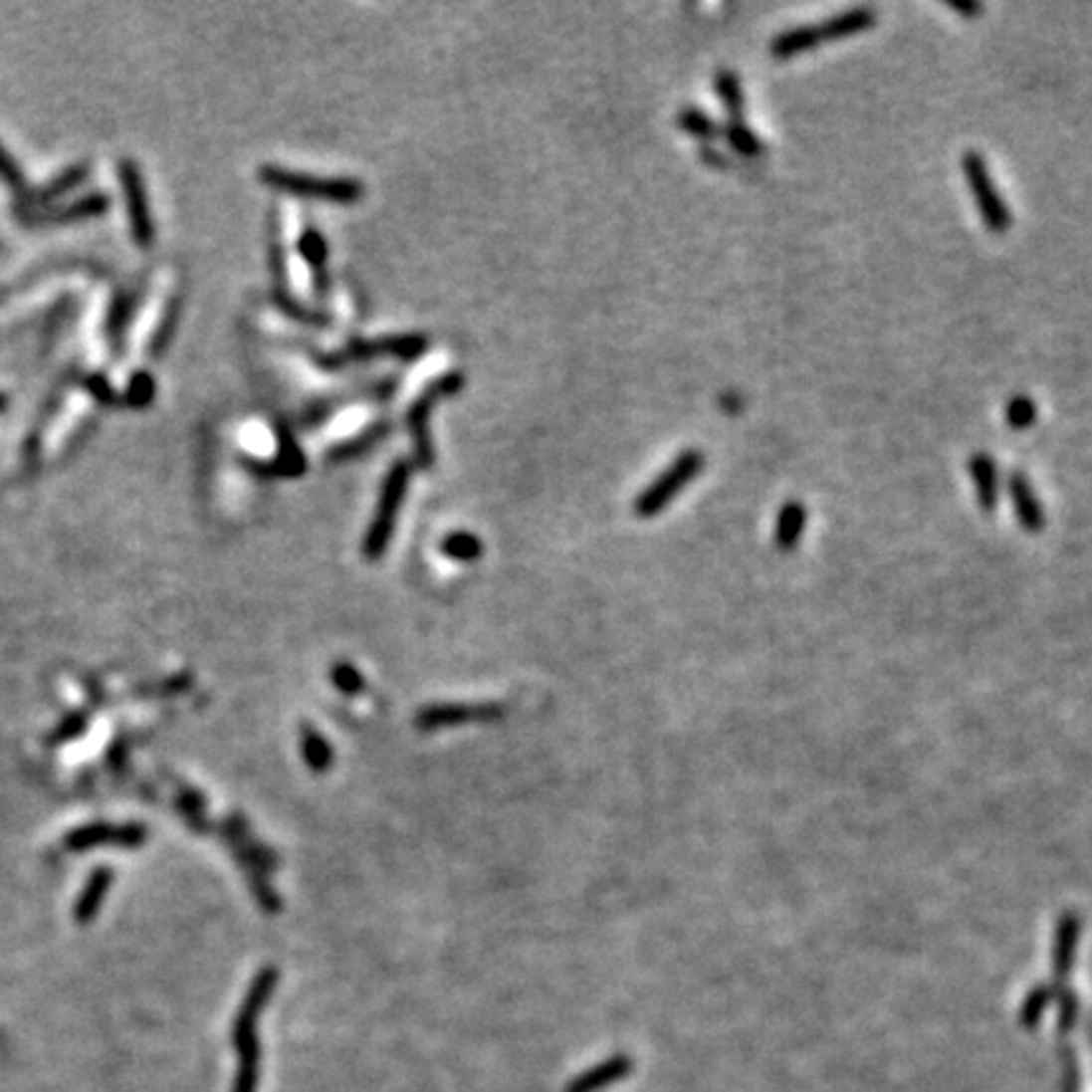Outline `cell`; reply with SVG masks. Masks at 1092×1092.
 I'll use <instances>...</instances> for the list:
<instances>
[{"label": "cell", "instance_id": "1", "mask_svg": "<svg viewBox=\"0 0 1092 1092\" xmlns=\"http://www.w3.org/2000/svg\"><path fill=\"white\" fill-rule=\"evenodd\" d=\"M276 982H279V974L274 967H266L256 974L251 988H248V996L241 1006V1014L236 1019V1029H233V1039H236L238 1057H241V1070H238V1082L236 1092H253L256 1090V1080H259V1037H256V1019L264 1011V1006L269 1004L271 993H274Z\"/></svg>", "mask_w": 1092, "mask_h": 1092}, {"label": "cell", "instance_id": "2", "mask_svg": "<svg viewBox=\"0 0 1092 1092\" xmlns=\"http://www.w3.org/2000/svg\"><path fill=\"white\" fill-rule=\"evenodd\" d=\"M259 175L274 190L292 192V195H299V198H319L331 200V203L339 205H349L357 203L364 195L362 182L354 180V177H319L276 165L261 167Z\"/></svg>", "mask_w": 1092, "mask_h": 1092}, {"label": "cell", "instance_id": "3", "mask_svg": "<svg viewBox=\"0 0 1092 1092\" xmlns=\"http://www.w3.org/2000/svg\"><path fill=\"white\" fill-rule=\"evenodd\" d=\"M961 172H964V180H967L969 192L977 200L979 215H982L983 226L988 233H1006L1011 228V215L1009 205L1001 198L999 187L993 182L991 172L986 167V159L977 152V149H967L964 157H961Z\"/></svg>", "mask_w": 1092, "mask_h": 1092}, {"label": "cell", "instance_id": "4", "mask_svg": "<svg viewBox=\"0 0 1092 1092\" xmlns=\"http://www.w3.org/2000/svg\"><path fill=\"white\" fill-rule=\"evenodd\" d=\"M407 481H410V466L405 461H397L390 468V473H387V478H384L372 527H369L367 537H364L362 551L367 559H379L387 551V544H390L392 534H395L397 511H400L402 499L407 494Z\"/></svg>", "mask_w": 1092, "mask_h": 1092}, {"label": "cell", "instance_id": "5", "mask_svg": "<svg viewBox=\"0 0 1092 1092\" xmlns=\"http://www.w3.org/2000/svg\"><path fill=\"white\" fill-rule=\"evenodd\" d=\"M703 466H706V458H703L701 451H696V448H688V451H683L681 456L676 458V461L670 463V466L665 468V471L660 473L658 478H655V481L648 486V489H645L640 496H637V501H635V514H637V517H642V519L658 517L660 511H663L665 506L670 504V501L676 499V496L681 494V491L686 489L688 484H691L693 478H696L698 473L703 471Z\"/></svg>", "mask_w": 1092, "mask_h": 1092}, {"label": "cell", "instance_id": "6", "mask_svg": "<svg viewBox=\"0 0 1092 1092\" xmlns=\"http://www.w3.org/2000/svg\"><path fill=\"white\" fill-rule=\"evenodd\" d=\"M461 387H463V374L448 372L443 374V377L435 379L433 384H428L423 395L412 402L410 412H407V428H410L412 445H415V461L420 468H430L435 461L433 443H430V433H428V420L435 402H438L440 397L456 395Z\"/></svg>", "mask_w": 1092, "mask_h": 1092}, {"label": "cell", "instance_id": "7", "mask_svg": "<svg viewBox=\"0 0 1092 1092\" xmlns=\"http://www.w3.org/2000/svg\"><path fill=\"white\" fill-rule=\"evenodd\" d=\"M428 349V336L423 334H395V336H382V339L372 341H354L349 344V349L334 354V357H325L327 367H339V364L349 362V359H372L377 354H392V357L400 359H415L417 354H423Z\"/></svg>", "mask_w": 1092, "mask_h": 1092}, {"label": "cell", "instance_id": "8", "mask_svg": "<svg viewBox=\"0 0 1092 1092\" xmlns=\"http://www.w3.org/2000/svg\"><path fill=\"white\" fill-rule=\"evenodd\" d=\"M504 716L499 703H438L428 706L415 716V726L420 731H438L448 726L473 724V721H496Z\"/></svg>", "mask_w": 1092, "mask_h": 1092}, {"label": "cell", "instance_id": "9", "mask_svg": "<svg viewBox=\"0 0 1092 1092\" xmlns=\"http://www.w3.org/2000/svg\"><path fill=\"white\" fill-rule=\"evenodd\" d=\"M121 185H124V195L129 200V220H132V233L134 241L139 246H149L154 238V226H152V213H149L147 205V192H144L142 175H139L137 167L126 159L124 165L119 167Z\"/></svg>", "mask_w": 1092, "mask_h": 1092}, {"label": "cell", "instance_id": "10", "mask_svg": "<svg viewBox=\"0 0 1092 1092\" xmlns=\"http://www.w3.org/2000/svg\"><path fill=\"white\" fill-rule=\"evenodd\" d=\"M1082 936V921L1077 913L1067 911L1059 916L1057 931H1054L1052 941V972H1054V983L1062 986L1067 982V977L1072 974L1077 959V946H1080Z\"/></svg>", "mask_w": 1092, "mask_h": 1092}, {"label": "cell", "instance_id": "11", "mask_svg": "<svg viewBox=\"0 0 1092 1092\" xmlns=\"http://www.w3.org/2000/svg\"><path fill=\"white\" fill-rule=\"evenodd\" d=\"M1006 491H1009V499H1011V506H1014L1019 527L1024 529L1026 534L1042 532L1047 519H1044L1042 501H1039L1032 481H1029L1021 471H1011L1009 476H1006Z\"/></svg>", "mask_w": 1092, "mask_h": 1092}, {"label": "cell", "instance_id": "12", "mask_svg": "<svg viewBox=\"0 0 1092 1092\" xmlns=\"http://www.w3.org/2000/svg\"><path fill=\"white\" fill-rule=\"evenodd\" d=\"M969 473L974 478V486H977V501L982 506L983 514H993L996 504H999V468L988 453H974L969 458Z\"/></svg>", "mask_w": 1092, "mask_h": 1092}, {"label": "cell", "instance_id": "13", "mask_svg": "<svg viewBox=\"0 0 1092 1092\" xmlns=\"http://www.w3.org/2000/svg\"><path fill=\"white\" fill-rule=\"evenodd\" d=\"M875 21H878L875 8L857 6V8H847V11L837 13V16L832 18H824V23H819V31H822L824 41H837V39H847V36L862 34V31H867V28H873Z\"/></svg>", "mask_w": 1092, "mask_h": 1092}, {"label": "cell", "instance_id": "14", "mask_svg": "<svg viewBox=\"0 0 1092 1092\" xmlns=\"http://www.w3.org/2000/svg\"><path fill=\"white\" fill-rule=\"evenodd\" d=\"M630 1070H632L630 1059H627L625 1054H617V1057H609L607 1062H599V1065H594L592 1070L574 1077V1080L566 1085V1092H597L602 1090V1087L612 1085V1082L622 1080Z\"/></svg>", "mask_w": 1092, "mask_h": 1092}, {"label": "cell", "instance_id": "15", "mask_svg": "<svg viewBox=\"0 0 1092 1092\" xmlns=\"http://www.w3.org/2000/svg\"><path fill=\"white\" fill-rule=\"evenodd\" d=\"M804 527H807V506L796 499L784 501L779 514H776V527H774L776 549L794 551L801 534H804Z\"/></svg>", "mask_w": 1092, "mask_h": 1092}, {"label": "cell", "instance_id": "16", "mask_svg": "<svg viewBox=\"0 0 1092 1092\" xmlns=\"http://www.w3.org/2000/svg\"><path fill=\"white\" fill-rule=\"evenodd\" d=\"M144 840V827H137V824H132V827H107V824H102V827H87V829H79V832H74L72 837L67 840V845L72 847V850H87V847L92 845H100V842H121V845H139V842Z\"/></svg>", "mask_w": 1092, "mask_h": 1092}, {"label": "cell", "instance_id": "17", "mask_svg": "<svg viewBox=\"0 0 1092 1092\" xmlns=\"http://www.w3.org/2000/svg\"><path fill=\"white\" fill-rule=\"evenodd\" d=\"M819 44H824L819 26H796L776 34L771 39V44H768V54L774 56V59H791L796 54L817 49Z\"/></svg>", "mask_w": 1092, "mask_h": 1092}, {"label": "cell", "instance_id": "18", "mask_svg": "<svg viewBox=\"0 0 1092 1092\" xmlns=\"http://www.w3.org/2000/svg\"><path fill=\"white\" fill-rule=\"evenodd\" d=\"M302 754H304V762H307L309 768L317 771V774L327 771V768L331 766V762H334V752H331L329 742H327L325 736L319 734V731L309 724L302 726Z\"/></svg>", "mask_w": 1092, "mask_h": 1092}, {"label": "cell", "instance_id": "19", "mask_svg": "<svg viewBox=\"0 0 1092 1092\" xmlns=\"http://www.w3.org/2000/svg\"><path fill=\"white\" fill-rule=\"evenodd\" d=\"M724 137H726V142H729L731 147L736 149V152L744 154V157H759V154L766 152V144L762 142V137L754 132L752 126L744 124L742 119H729V121H726Z\"/></svg>", "mask_w": 1092, "mask_h": 1092}, {"label": "cell", "instance_id": "20", "mask_svg": "<svg viewBox=\"0 0 1092 1092\" xmlns=\"http://www.w3.org/2000/svg\"><path fill=\"white\" fill-rule=\"evenodd\" d=\"M714 87H716V94H719L721 105H724V109L729 111L731 119H742L744 89H742V82H739V77H736L734 72H729V69H721L714 79Z\"/></svg>", "mask_w": 1092, "mask_h": 1092}, {"label": "cell", "instance_id": "21", "mask_svg": "<svg viewBox=\"0 0 1092 1092\" xmlns=\"http://www.w3.org/2000/svg\"><path fill=\"white\" fill-rule=\"evenodd\" d=\"M109 880H111L109 870H97V873L92 875L87 890H84L82 898H79V903H77V918H79V921H89V918L97 913L100 903L105 901L107 888H109Z\"/></svg>", "mask_w": 1092, "mask_h": 1092}, {"label": "cell", "instance_id": "22", "mask_svg": "<svg viewBox=\"0 0 1092 1092\" xmlns=\"http://www.w3.org/2000/svg\"><path fill=\"white\" fill-rule=\"evenodd\" d=\"M678 126H681L683 132L693 134L698 139H714L721 132L719 121L706 114L703 109H698V107H683L678 111Z\"/></svg>", "mask_w": 1092, "mask_h": 1092}, {"label": "cell", "instance_id": "23", "mask_svg": "<svg viewBox=\"0 0 1092 1092\" xmlns=\"http://www.w3.org/2000/svg\"><path fill=\"white\" fill-rule=\"evenodd\" d=\"M1004 420L1009 428L1026 430L1037 420V402L1029 395H1014L1004 405Z\"/></svg>", "mask_w": 1092, "mask_h": 1092}, {"label": "cell", "instance_id": "24", "mask_svg": "<svg viewBox=\"0 0 1092 1092\" xmlns=\"http://www.w3.org/2000/svg\"><path fill=\"white\" fill-rule=\"evenodd\" d=\"M443 551L456 561H473L481 556L484 544H481V539H478L476 534L456 532L443 542Z\"/></svg>", "mask_w": 1092, "mask_h": 1092}, {"label": "cell", "instance_id": "25", "mask_svg": "<svg viewBox=\"0 0 1092 1092\" xmlns=\"http://www.w3.org/2000/svg\"><path fill=\"white\" fill-rule=\"evenodd\" d=\"M387 430H390V425H387V423L374 425L372 430H367V433L359 435V438H354V440H349V443H341V445H336V448H331V451H329V458H331V461H341V458L359 456V453L367 451L369 445H372L374 440L379 438V435L387 433Z\"/></svg>", "mask_w": 1092, "mask_h": 1092}, {"label": "cell", "instance_id": "26", "mask_svg": "<svg viewBox=\"0 0 1092 1092\" xmlns=\"http://www.w3.org/2000/svg\"><path fill=\"white\" fill-rule=\"evenodd\" d=\"M302 253L304 259L312 264V269L317 271V286L319 292H322V269L327 264V241L317 231H307L302 236Z\"/></svg>", "mask_w": 1092, "mask_h": 1092}, {"label": "cell", "instance_id": "27", "mask_svg": "<svg viewBox=\"0 0 1092 1092\" xmlns=\"http://www.w3.org/2000/svg\"><path fill=\"white\" fill-rule=\"evenodd\" d=\"M331 683H334L341 693H346V696H357V693L364 691L362 673H359L351 663H344V660L334 663V668H331Z\"/></svg>", "mask_w": 1092, "mask_h": 1092}, {"label": "cell", "instance_id": "28", "mask_svg": "<svg viewBox=\"0 0 1092 1092\" xmlns=\"http://www.w3.org/2000/svg\"><path fill=\"white\" fill-rule=\"evenodd\" d=\"M177 809H180L182 817L187 819V824H192V827H205V799L195 789H180V796H177Z\"/></svg>", "mask_w": 1092, "mask_h": 1092}, {"label": "cell", "instance_id": "29", "mask_svg": "<svg viewBox=\"0 0 1092 1092\" xmlns=\"http://www.w3.org/2000/svg\"><path fill=\"white\" fill-rule=\"evenodd\" d=\"M1052 993H1054L1052 986H1037L1034 991H1029V996L1024 999V1006H1021V1019H1024V1024H1037L1042 1011L1047 1009V1004L1052 1001Z\"/></svg>", "mask_w": 1092, "mask_h": 1092}, {"label": "cell", "instance_id": "30", "mask_svg": "<svg viewBox=\"0 0 1092 1092\" xmlns=\"http://www.w3.org/2000/svg\"><path fill=\"white\" fill-rule=\"evenodd\" d=\"M152 395H154L152 377H149V374H137V377L132 379V384H129V400H132L137 407H142L152 400Z\"/></svg>", "mask_w": 1092, "mask_h": 1092}, {"label": "cell", "instance_id": "31", "mask_svg": "<svg viewBox=\"0 0 1092 1092\" xmlns=\"http://www.w3.org/2000/svg\"><path fill=\"white\" fill-rule=\"evenodd\" d=\"M949 8H951V11L961 13V16H967V18L979 16V13L983 11V6H982V3H977V0H949Z\"/></svg>", "mask_w": 1092, "mask_h": 1092}, {"label": "cell", "instance_id": "32", "mask_svg": "<svg viewBox=\"0 0 1092 1092\" xmlns=\"http://www.w3.org/2000/svg\"><path fill=\"white\" fill-rule=\"evenodd\" d=\"M0 175L6 177V180H16V165H13L11 157L3 149H0Z\"/></svg>", "mask_w": 1092, "mask_h": 1092}]
</instances>
